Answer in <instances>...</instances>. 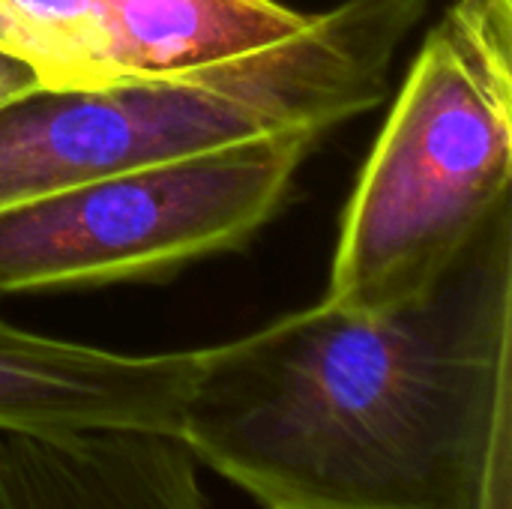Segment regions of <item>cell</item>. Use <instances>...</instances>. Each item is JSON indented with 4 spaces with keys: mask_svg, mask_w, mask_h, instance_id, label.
Segmentation results:
<instances>
[{
    "mask_svg": "<svg viewBox=\"0 0 512 509\" xmlns=\"http://www.w3.org/2000/svg\"><path fill=\"white\" fill-rule=\"evenodd\" d=\"M177 438L261 509H489L512 471V201L417 300L198 348Z\"/></svg>",
    "mask_w": 512,
    "mask_h": 509,
    "instance_id": "obj_1",
    "label": "cell"
},
{
    "mask_svg": "<svg viewBox=\"0 0 512 509\" xmlns=\"http://www.w3.org/2000/svg\"><path fill=\"white\" fill-rule=\"evenodd\" d=\"M429 0H345L288 39L102 90H36L0 108V210L135 165L288 132H333L381 105Z\"/></svg>",
    "mask_w": 512,
    "mask_h": 509,
    "instance_id": "obj_2",
    "label": "cell"
},
{
    "mask_svg": "<svg viewBox=\"0 0 512 509\" xmlns=\"http://www.w3.org/2000/svg\"><path fill=\"white\" fill-rule=\"evenodd\" d=\"M512 201V0H453L423 36L342 213L324 300L423 297Z\"/></svg>",
    "mask_w": 512,
    "mask_h": 509,
    "instance_id": "obj_3",
    "label": "cell"
},
{
    "mask_svg": "<svg viewBox=\"0 0 512 509\" xmlns=\"http://www.w3.org/2000/svg\"><path fill=\"white\" fill-rule=\"evenodd\" d=\"M324 138H243L3 207L0 297L162 282L237 252L279 216Z\"/></svg>",
    "mask_w": 512,
    "mask_h": 509,
    "instance_id": "obj_4",
    "label": "cell"
},
{
    "mask_svg": "<svg viewBox=\"0 0 512 509\" xmlns=\"http://www.w3.org/2000/svg\"><path fill=\"white\" fill-rule=\"evenodd\" d=\"M309 15L282 0H0V51L42 90H102L282 42Z\"/></svg>",
    "mask_w": 512,
    "mask_h": 509,
    "instance_id": "obj_5",
    "label": "cell"
},
{
    "mask_svg": "<svg viewBox=\"0 0 512 509\" xmlns=\"http://www.w3.org/2000/svg\"><path fill=\"white\" fill-rule=\"evenodd\" d=\"M198 351L123 354L42 336L0 318V432L63 438L81 432L180 429Z\"/></svg>",
    "mask_w": 512,
    "mask_h": 509,
    "instance_id": "obj_6",
    "label": "cell"
},
{
    "mask_svg": "<svg viewBox=\"0 0 512 509\" xmlns=\"http://www.w3.org/2000/svg\"><path fill=\"white\" fill-rule=\"evenodd\" d=\"M0 509H210L201 468L174 435L0 432Z\"/></svg>",
    "mask_w": 512,
    "mask_h": 509,
    "instance_id": "obj_7",
    "label": "cell"
},
{
    "mask_svg": "<svg viewBox=\"0 0 512 509\" xmlns=\"http://www.w3.org/2000/svg\"><path fill=\"white\" fill-rule=\"evenodd\" d=\"M36 90H42L39 78L24 63H18L0 51V108L27 96V93H36Z\"/></svg>",
    "mask_w": 512,
    "mask_h": 509,
    "instance_id": "obj_8",
    "label": "cell"
}]
</instances>
